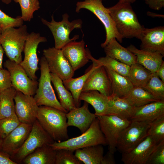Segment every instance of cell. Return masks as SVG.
Returning <instances> with one entry per match:
<instances>
[{"label":"cell","instance_id":"7bdbcfd3","mask_svg":"<svg viewBox=\"0 0 164 164\" xmlns=\"http://www.w3.org/2000/svg\"><path fill=\"white\" fill-rule=\"evenodd\" d=\"M151 9L159 10L164 7V0H143Z\"/></svg>","mask_w":164,"mask_h":164},{"label":"cell","instance_id":"9c48e42d","mask_svg":"<svg viewBox=\"0 0 164 164\" xmlns=\"http://www.w3.org/2000/svg\"><path fill=\"white\" fill-rule=\"evenodd\" d=\"M151 122L131 121L130 124L121 132L117 149L121 153L133 149L147 135Z\"/></svg>","mask_w":164,"mask_h":164},{"label":"cell","instance_id":"60d3db41","mask_svg":"<svg viewBox=\"0 0 164 164\" xmlns=\"http://www.w3.org/2000/svg\"><path fill=\"white\" fill-rule=\"evenodd\" d=\"M146 164H164V140L156 145Z\"/></svg>","mask_w":164,"mask_h":164},{"label":"cell","instance_id":"603a6c76","mask_svg":"<svg viewBox=\"0 0 164 164\" xmlns=\"http://www.w3.org/2000/svg\"><path fill=\"white\" fill-rule=\"evenodd\" d=\"M80 99L93 106L96 116L109 115L110 106L108 97L101 94L98 91L90 90L82 92Z\"/></svg>","mask_w":164,"mask_h":164},{"label":"cell","instance_id":"8fae6325","mask_svg":"<svg viewBox=\"0 0 164 164\" xmlns=\"http://www.w3.org/2000/svg\"><path fill=\"white\" fill-rule=\"evenodd\" d=\"M4 66L10 73L12 87L25 94L34 95L38 82L30 78L20 63L8 59Z\"/></svg>","mask_w":164,"mask_h":164},{"label":"cell","instance_id":"bcb514c9","mask_svg":"<svg viewBox=\"0 0 164 164\" xmlns=\"http://www.w3.org/2000/svg\"><path fill=\"white\" fill-rule=\"evenodd\" d=\"M161 80L164 82V62L163 61L155 72Z\"/></svg>","mask_w":164,"mask_h":164},{"label":"cell","instance_id":"11a10c76","mask_svg":"<svg viewBox=\"0 0 164 164\" xmlns=\"http://www.w3.org/2000/svg\"></svg>","mask_w":164,"mask_h":164},{"label":"cell","instance_id":"d590c367","mask_svg":"<svg viewBox=\"0 0 164 164\" xmlns=\"http://www.w3.org/2000/svg\"><path fill=\"white\" fill-rule=\"evenodd\" d=\"M18 3L21 9V18L24 21H30L34 12L40 8L38 0H12Z\"/></svg>","mask_w":164,"mask_h":164},{"label":"cell","instance_id":"f6af8a7d","mask_svg":"<svg viewBox=\"0 0 164 164\" xmlns=\"http://www.w3.org/2000/svg\"><path fill=\"white\" fill-rule=\"evenodd\" d=\"M0 164H17L11 159L7 154L0 150Z\"/></svg>","mask_w":164,"mask_h":164},{"label":"cell","instance_id":"d4e9b609","mask_svg":"<svg viewBox=\"0 0 164 164\" xmlns=\"http://www.w3.org/2000/svg\"><path fill=\"white\" fill-rule=\"evenodd\" d=\"M108 98L110 106L109 115L130 120L134 115L136 107L125 97L111 95Z\"/></svg>","mask_w":164,"mask_h":164},{"label":"cell","instance_id":"83f0119b","mask_svg":"<svg viewBox=\"0 0 164 164\" xmlns=\"http://www.w3.org/2000/svg\"><path fill=\"white\" fill-rule=\"evenodd\" d=\"M50 75L51 82L62 107L67 112L76 108L71 93L65 87L61 79L53 73H50Z\"/></svg>","mask_w":164,"mask_h":164},{"label":"cell","instance_id":"7402d4cb","mask_svg":"<svg viewBox=\"0 0 164 164\" xmlns=\"http://www.w3.org/2000/svg\"><path fill=\"white\" fill-rule=\"evenodd\" d=\"M127 48L136 56V63L143 66L152 73H155L163 61L164 56L158 52L138 49L131 44Z\"/></svg>","mask_w":164,"mask_h":164},{"label":"cell","instance_id":"74e56055","mask_svg":"<svg viewBox=\"0 0 164 164\" xmlns=\"http://www.w3.org/2000/svg\"><path fill=\"white\" fill-rule=\"evenodd\" d=\"M21 123L16 114L0 119V137L5 138Z\"/></svg>","mask_w":164,"mask_h":164},{"label":"cell","instance_id":"4dcf8cb0","mask_svg":"<svg viewBox=\"0 0 164 164\" xmlns=\"http://www.w3.org/2000/svg\"><path fill=\"white\" fill-rule=\"evenodd\" d=\"M130 67L127 77L134 87L143 88L149 81L152 73L137 63L132 64Z\"/></svg>","mask_w":164,"mask_h":164},{"label":"cell","instance_id":"484cf974","mask_svg":"<svg viewBox=\"0 0 164 164\" xmlns=\"http://www.w3.org/2000/svg\"><path fill=\"white\" fill-rule=\"evenodd\" d=\"M56 150L46 145L36 149L27 156L21 163L24 164H55Z\"/></svg>","mask_w":164,"mask_h":164},{"label":"cell","instance_id":"277c9868","mask_svg":"<svg viewBox=\"0 0 164 164\" xmlns=\"http://www.w3.org/2000/svg\"><path fill=\"white\" fill-rule=\"evenodd\" d=\"M29 34L26 25L18 28L10 27L2 30L0 44L9 59L18 63L22 62V53Z\"/></svg>","mask_w":164,"mask_h":164},{"label":"cell","instance_id":"44dd1931","mask_svg":"<svg viewBox=\"0 0 164 164\" xmlns=\"http://www.w3.org/2000/svg\"><path fill=\"white\" fill-rule=\"evenodd\" d=\"M164 116V100L157 101L136 107L130 120L151 122Z\"/></svg>","mask_w":164,"mask_h":164},{"label":"cell","instance_id":"5bb4252c","mask_svg":"<svg viewBox=\"0 0 164 164\" xmlns=\"http://www.w3.org/2000/svg\"><path fill=\"white\" fill-rule=\"evenodd\" d=\"M43 54L50 73L56 74L63 81L73 77L75 71L61 49L50 47L43 50Z\"/></svg>","mask_w":164,"mask_h":164},{"label":"cell","instance_id":"1f68e13d","mask_svg":"<svg viewBox=\"0 0 164 164\" xmlns=\"http://www.w3.org/2000/svg\"><path fill=\"white\" fill-rule=\"evenodd\" d=\"M17 91L12 87L0 91V119L15 114L14 98Z\"/></svg>","mask_w":164,"mask_h":164},{"label":"cell","instance_id":"ee69618b","mask_svg":"<svg viewBox=\"0 0 164 164\" xmlns=\"http://www.w3.org/2000/svg\"><path fill=\"white\" fill-rule=\"evenodd\" d=\"M114 154L108 151L104 155H103L100 164H115L116 162Z\"/></svg>","mask_w":164,"mask_h":164},{"label":"cell","instance_id":"836d02e7","mask_svg":"<svg viewBox=\"0 0 164 164\" xmlns=\"http://www.w3.org/2000/svg\"><path fill=\"white\" fill-rule=\"evenodd\" d=\"M157 100H164V82L155 73H152L147 84L143 88Z\"/></svg>","mask_w":164,"mask_h":164},{"label":"cell","instance_id":"816d5d0a","mask_svg":"<svg viewBox=\"0 0 164 164\" xmlns=\"http://www.w3.org/2000/svg\"><path fill=\"white\" fill-rule=\"evenodd\" d=\"M2 139L0 137V150H2Z\"/></svg>","mask_w":164,"mask_h":164},{"label":"cell","instance_id":"d6986e66","mask_svg":"<svg viewBox=\"0 0 164 164\" xmlns=\"http://www.w3.org/2000/svg\"><path fill=\"white\" fill-rule=\"evenodd\" d=\"M141 50L158 52L164 56V26L145 28L140 39Z\"/></svg>","mask_w":164,"mask_h":164},{"label":"cell","instance_id":"f1b7e54d","mask_svg":"<svg viewBox=\"0 0 164 164\" xmlns=\"http://www.w3.org/2000/svg\"><path fill=\"white\" fill-rule=\"evenodd\" d=\"M75 155L85 164H100L103 156L104 148L102 145H97L77 149Z\"/></svg>","mask_w":164,"mask_h":164},{"label":"cell","instance_id":"c3c4849f","mask_svg":"<svg viewBox=\"0 0 164 164\" xmlns=\"http://www.w3.org/2000/svg\"><path fill=\"white\" fill-rule=\"evenodd\" d=\"M147 15L149 16H150L152 17H159L164 18V15L161 14H158L157 13L152 12H147Z\"/></svg>","mask_w":164,"mask_h":164},{"label":"cell","instance_id":"ba28073f","mask_svg":"<svg viewBox=\"0 0 164 164\" xmlns=\"http://www.w3.org/2000/svg\"><path fill=\"white\" fill-rule=\"evenodd\" d=\"M54 142L36 119L32 124L31 130L22 146L10 158L17 164L21 163L27 156L38 148Z\"/></svg>","mask_w":164,"mask_h":164},{"label":"cell","instance_id":"7a4b0ae2","mask_svg":"<svg viewBox=\"0 0 164 164\" xmlns=\"http://www.w3.org/2000/svg\"><path fill=\"white\" fill-rule=\"evenodd\" d=\"M66 113L54 108L39 106L37 120L54 141L60 142L69 138Z\"/></svg>","mask_w":164,"mask_h":164},{"label":"cell","instance_id":"8992f818","mask_svg":"<svg viewBox=\"0 0 164 164\" xmlns=\"http://www.w3.org/2000/svg\"><path fill=\"white\" fill-rule=\"evenodd\" d=\"M102 0H84L77 2L75 11L80 12L84 9L93 13L103 24L106 32V38L104 42L101 44L104 48L112 38H116L120 43L122 42L123 38L118 32L114 22L109 13L108 8L103 5Z\"/></svg>","mask_w":164,"mask_h":164},{"label":"cell","instance_id":"f35d334b","mask_svg":"<svg viewBox=\"0 0 164 164\" xmlns=\"http://www.w3.org/2000/svg\"><path fill=\"white\" fill-rule=\"evenodd\" d=\"M74 152L66 149L56 150L55 164H80L81 162L73 154Z\"/></svg>","mask_w":164,"mask_h":164},{"label":"cell","instance_id":"7c38bea8","mask_svg":"<svg viewBox=\"0 0 164 164\" xmlns=\"http://www.w3.org/2000/svg\"><path fill=\"white\" fill-rule=\"evenodd\" d=\"M47 41L46 38L41 36L39 33L32 32L29 33L25 42L23 50L24 58L20 64L32 80H36L37 79L36 73L39 69V60L37 54L38 45L41 43Z\"/></svg>","mask_w":164,"mask_h":164},{"label":"cell","instance_id":"6da1fadb","mask_svg":"<svg viewBox=\"0 0 164 164\" xmlns=\"http://www.w3.org/2000/svg\"><path fill=\"white\" fill-rule=\"evenodd\" d=\"M130 3L118 1L108 8L116 29L122 38L140 39L145 27L139 22Z\"/></svg>","mask_w":164,"mask_h":164},{"label":"cell","instance_id":"4316f807","mask_svg":"<svg viewBox=\"0 0 164 164\" xmlns=\"http://www.w3.org/2000/svg\"><path fill=\"white\" fill-rule=\"evenodd\" d=\"M104 67L111 81V95L121 97H125L134 87L132 83L127 77L118 74L108 67Z\"/></svg>","mask_w":164,"mask_h":164},{"label":"cell","instance_id":"4fadbf2b","mask_svg":"<svg viewBox=\"0 0 164 164\" xmlns=\"http://www.w3.org/2000/svg\"><path fill=\"white\" fill-rule=\"evenodd\" d=\"M87 53L89 59L95 63V66L87 79L82 92L96 90L106 96H111L112 94L111 82L104 67L97 62L89 50Z\"/></svg>","mask_w":164,"mask_h":164},{"label":"cell","instance_id":"ffe728a7","mask_svg":"<svg viewBox=\"0 0 164 164\" xmlns=\"http://www.w3.org/2000/svg\"><path fill=\"white\" fill-rule=\"evenodd\" d=\"M68 126L77 128L81 133L89 128L97 117L91 112L88 109V103L84 101L83 105L76 108L66 113Z\"/></svg>","mask_w":164,"mask_h":164},{"label":"cell","instance_id":"2e32d148","mask_svg":"<svg viewBox=\"0 0 164 164\" xmlns=\"http://www.w3.org/2000/svg\"><path fill=\"white\" fill-rule=\"evenodd\" d=\"M32 125L21 123L15 129L2 139L1 150L13 156L22 146L27 138Z\"/></svg>","mask_w":164,"mask_h":164},{"label":"cell","instance_id":"f907efd6","mask_svg":"<svg viewBox=\"0 0 164 164\" xmlns=\"http://www.w3.org/2000/svg\"><path fill=\"white\" fill-rule=\"evenodd\" d=\"M4 3L6 4H9L10 3L12 0H1Z\"/></svg>","mask_w":164,"mask_h":164},{"label":"cell","instance_id":"e0dca14e","mask_svg":"<svg viewBox=\"0 0 164 164\" xmlns=\"http://www.w3.org/2000/svg\"><path fill=\"white\" fill-rule=\"evenodd\" d=\"M157 144L153 138L147 135L131 151L122 153L121 160L125 164H146Z\"/></svg>","mask_w":164,"mask_h":164},{"label":"cell","instance_id":"7dc6e473","mask_svg":"<svg viewBox=\"0 0 164 164\" xmlns=\"http://www.w3.org/2000/svg\"><path fill=\"white\" fill-rule=\"evenodd\" d=\"M4 53V51L3 49L0 44V68H3L2 60Z\"/></svg>","mask_w":164,"mask_h":164},{"label":"cell","instance_id":"b9f144b4","mask_svg":"<svg viewBox=\"0 0 164 164\" xmlns=\"http://www.w3.org/2000/svg\"><path fill=\"white\" fill-rule=\"evenodd\" d=\"M11 87L10 75L9 71L7 69L0 68V91Z\"/></svg>","mask_w":164,"mask_h":164},{"label":"cell","instance_id":"ab89813d","mask_svg":"<svg viewBox=\"0 0 164 164\" xmlns=\"http://www.w3.org/2000/svg\"><path fill=\"white\" fill-rule=\"evenodd\" d=\"M23 22L21 16L12 18L0 9V27L2 30L10 27H19L23 25Z\"/></svg>","mask_w":164,"mask_h":164},{"label":"cell","instance_id":"30bf717a","mask_svg":"<svg viewBox=\"0 0 164 164\" xmlns=\"http://www.w3.org/2000/svg\"><path fill=\"white\" fill-rule=\"evenodd\" d=\"M96 117L99 120L101 130L108 145V151L114 153L117 150L121 132L130 124L131 121L113 115Z\"/></svg>","mask_w":164,"mask_h":164},{"label":"cell","instance_id":"f5cc1de1","mask_svg":"<svg viewBox=\"0 0 164 164\" xmlns=\"http://www.w3.org/2000/svg\"><path fill=\"white\" fill-rule=\"evenodd\" d=\"M2 30L1 29V28L0 27V36L2 34Z\"/></svg>","mask_w":164,"mask_h":164},{"label":"cell","instance_id":"d6a6232c","mask_svg":"<svg viewBox=\"0 0 164 164\" xmlns=\"http://www.w3.org/2000/svg\"><path fill=\"white\" fill-rule=\"evenodd\" d=\"M125 97L136 107L158 101L147 91L139 87H134Z\"/></svg>","mask_w":164,"mask_h":164},{"label":"cell","instance_id":"5b68a950","mask_svg":"<svg viewBox=\"0 0 164 164\" xmlns=\"http://www.w3.org/2000/svg\"><path fill=\"white\" fill-rule=\"evenodd\" d=\"M40 75L37 88L34 98L38 106H45L53 107L67 113L57 100L51 85L50 72L47 61L44 56L39 61Z\"/></svg>","mask_w":164,"mask_h":164},{"label":"cell","instance_id":"3957f363","mask_svg":"<svg viewBox=\"0 0 164 164\" xmlns=\"http://www.w3.org/2000/svg\"><path fill=\"white\" fill-rule=\"evenodd\" d=\"M100 144L107 145L96 117L88 129L80 135L60 142L54 141L49 145L54 150L66 149L74 152L77 149Z\"/></svg>","mask_w":164,"mask_h":164},{"label":"cell","instance_id":"ac0fdd59","mask_svg":"<svg viewBox=\"0 0 164 164\" xmlns=\"http://www.w3.org/2000/svg\"><path fill=\"white\" fill-rule=\"evenodd\" d=\"M61 50L74 71L89 61L87 48H85V43L83 39L79 42L71 41Z\"/></svg>","mask_w":164,"mask_h":164},{"label":"cell","instance_id":"f546056e","mask_svg":"<svg viewBox=\"0 0 164 164\" xmlns=\"http://www.w3.org/2000/svg\"><path fill=\"white\" fill-rule=\"evenodd\" d=\"M93 63L91 68L83 75L76 78H70L67 80L63 81V83L67 89L71 93L73 98L76 107H80L81 101L80 96L82 92V90L84 84L95 66V63Z\"/></svg>","mask_w":164,"mask_h":164},{"label":"cell","instance_id":"cb8c5ba5","mask_svg":"<svg viewBox=\"0 0 164 164\" xmlns=\"http://www.w3.org/2000/svg\"><path fill=\"white\" fill-rule=\"evenodd\" d=\"M104 49L106 56L129 66L136 63V56L121 46L115 38H112Z\"/></svg>","mask_w":164,"mask_h":164},{"label":"cell","instance_id":"52a82bcc","mask_svg":"<svg viewBox=\"0 0 164 164\" xmlns=\"http://www.w3.org/2000/svg\"><path fill=\"white\" fill-rule=\"evenodd\" d=\"M51 17L50 22L43 18H42L41 21L52 32L54 40L55 48L61 49L69 42L75 41L79 38L78 35H76L71 39L70 38L69 36L74 29H80L82 27L83 22L81 19H76L70 22L69 16L66 13L63 15L62 20L60 22H57L54 20L53 14Z\"/></svg>","mask_w":164,"mask_h":164},{"label":"cell","instance_id":"681fc988","mask_svg":"<svg viewBox=\"0 0 164 164\" xmlns=\"http://www.w3.org/2000/svg\"><path fill=\"white\" fill-rule=\"evenodd\" d=\"M136 0H119V1L121 2H126L132 4L135 2Z\"/></svg>","mask_w":164,"mask_h":164},{"label":"cell","instance_id":"e575fe53","mask_svg":"<svg viewBox=\"0 0 164 164\" xmlns=\"http://www.w3.org/2000/svg\"><path fill=\"white\" fill-rule=\"evenodd\" d=\"M99 64L108 67L118 74L127 77L130 69V66L107 56L96 59Z\"/></svg>","mask_w":164,"mask_h":164},{"label":"cell","instance_id":"8d00e7d4","mask_svg":"<svg viewBox=\"0 0 164 164\" xmlns=\"http://www.w3.org/2000/svg\"><path fill=\"white\" fill-rule=\"evenodd\" d=\"M147 135L153 138L157 144L164 140V116L151 122Z\"/></svg>","mask_w":164,"mask_h":164},{"label":"cell","instance_id":"9a60e30c","mask_svg":"<svg viewBox=\"0 0 164 164\" xmlns=\"http://www.w3.org/2000/svg\"><path fill=\"white\" fill-rule=\"evenodd\" d=\"M14 100L15 113L19 121L32 125L37 119L39 108L34 97L17 91Z\"/></svg>","mask_w":164,"mask_h":164},{"label":"cell","instance_id":"db71d44e","mask_svg":"<svg viewBox=\"0 0 164 164\" xmlns=\"http://www.w3.org/2000/svg\"><path fill=\"white\" fill-rule=\"evenodd\" d=\"M0 100H1V95H0Z\"/></svg>","mask_w":164,"mask_h":164}]
</instances>
